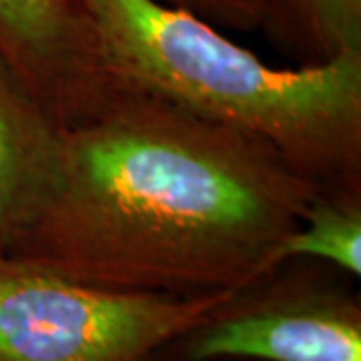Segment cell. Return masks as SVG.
<instances>
[{"label":"cell","instance_id":"9c48e42d","mask_svg":"<svg viewBox=\"0 0 361 361\" xmlns=\"http://www.w3.org/2000/svg\"><path fill=\"white\" fill-rule=\"evenodd\" d=\"M197 14L217 28L239 32L257 30L263 18V0H161Z\"/></svg>","mask_w":361,"mask_h":361},{"label":"cell","instance_id":"6da1fadb","mask_svg":"<svg viewBox=\"0 0 361 361\" xmlns=\"http://www.w3.org/2000/svg\"><path fill=\"white\" fill-rule=\"evenodd\" d=\"M317 191L263 142L123 82L59 127L11 259L116 291H241L281 267Z\"/></svg>","mask_w":361,"mask_h":361},{"label":"cell","instance_id":"ba28073f","mask_svg":"<svg viewBox=\"0 0 361 361\" xmlns=\"http://www.w3.org/2000/svg\"><path fill=\"white\" fill-rule=\"evenodd\" d=\"M327 261L353 277L361 275V193L319 189L295 231L279 247V261Z\"/></svg>","mask_w":361,"mask_h":361},{"label":"cell","instance_id":"52a82bcc","mask_svg":"<svg viewBox=\"0 0 361 361\" xmlns=\"http://www.w3.org/2000/svg\"><path fill=\"white\" fill-rule=\"evenodd\" d=\"M299 66L361 51V0H263L261 26Z\"/></svg>","mask_w":361,"mask_h":361},{"label":"cell","instance_id":"5b68a950","mask_svg":"<svg viewBox=\"0 0 361 361\" xmlns=\"http://www.w3.org/2000/svg\"><path fill=\"white\" fill-rule=\"evenodd\" d=\"M0 63L59 127L123 85L104 65L89 0H0Z\"/></svg>","mask_w":361,"mask_h":361},{"label":"cell","instance_id":"7a4b0ae2","mask_svg":"<svg viewBox=\"0 0 361 361\" xmlns=\"http://www.w3.org/2000/svg\"><path fill=\"white\" fill-rule=\"evenodd\" d=\"M111 77L263 142L325 191L361 193V51L277 68L161 0H89Z\"/></svg>","mask_w":361,"mask_h":361},{"label":"cell","instance_id":"3957f363","mask_svg":"<svg viewBox=\"0 0 361 361\" xmlns=\"http://www.w3.org/2000/svg\"><path fill=\"white\" fill-rule=\"evenodd\" d=\"M235 293L116 291L0 257V361H145Z\"/></svg>","mask_w":361,"mask_h":361},{"label":"cell","instance_id":"8992f818","mask_svg":"<svg viewBox=\"0 0 361 361\" xmlns=\"http://www.w3.org/2000/svg\"><path fill=\"white\" fill-rule=\"evenodd\" d=\"M56 139V121L0 63V257L13 255L39 209Z\"/></svg>","mask_w":361,"mask_h":361},{"label":"cell","instance_id":"277c9868","mask_svg":"<svg viewBox=\"0 0 361 361\" xmlns=\"http://www.w3.org/2000/svg\"><path fill=\"white\" fill-rule=\"evenodd\" d=\"M189 361H361V310L353 297L275 271L191 329Z\"/></svg>","mask_w":361,"mask_h":361}]
</instances>
